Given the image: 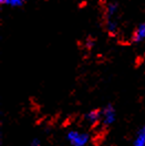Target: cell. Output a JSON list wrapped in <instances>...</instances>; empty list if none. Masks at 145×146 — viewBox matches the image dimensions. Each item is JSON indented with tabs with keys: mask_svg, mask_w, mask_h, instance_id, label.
Returning <instances> with one entry per match:
<instances>
[{
	"mask_svg": "<svg viewBox=\"0 0 145 146\" xmlns=\"http://www.w3.org/2000/svg\"><path fill=\"white\" fill-rule=\"evenodd\" d=\"M67 139L71 146H86L90 141V137L84 132L70 131L67 134Z\"/></svg>",
	"mask_w": 145,
	"mask_h": 146,
	"instance_id": "cell-1",
	"label": "cell"
},
{
	"mask_svg": "<svg viewBox=\"0 0 145 146\" xmlns=\"http://www.w3.org/2000/svg\"><path fill=\"white\" fill-rule=\"evenodd\" d=\"M115 119H116V113L112 105H108L101 111V119L104 125L113 124Z\"/></svg>",
	"mask_w": 145,
	"mask_h": 146,
	"instance_id": "cell-2",
	"label": "cell"
},
{
	"mask_svg": "<svg viewBox=\"0 0 145 146\" xmlns=\"http://www.w3.org/2000/svg\"><path fill=\"white\" fill-rule=\"evenodd\" d=\"M133 41L134 42H141L145 39V21L142 22L133 33Z\"/></svg>",
	"mask_w": 145,
	"mask_h": 146,
	"instance_id": "cell-3",
	"label": "cell"
},
{
	"mask_svg": "<svg viewBox=\"0 0 145 146\" xmlns=\"http://www.w3.org/2000/svg\"><path fill=\"white\" fill-rule=\"evenodd\" d=\"M85 119H86V121H88L90 124H92V125H93V124H96L101 119V112L98 111V110H93V111H91V112H89V113L86 114Z\"/></svg>",
	"mask_w": 145,
	"mask_h": 146,
	"instance_id": "cell-4",
	"label": "cell"
},
{
	"mask_svg": "<svg viewBox=\"0 0 145 146\" xmlns=\"http://www.w3.org/2000/svg\"><path fill=\"white\" fill-rule=\"evenodd\" d=\"M133 146H145V126L137 132Z\"/></svg>",
	"mask_w": 145,
	"mask_h": 146,
	"instance_id": "cell-5",
	"label": "cell"
},
{
	"mask_svg": "<svg viewBox=\"0 0 145 146\" xmlns=\"http://www.w3.org/2000/svg\"><path fill=\"white\" fill-rule=\"evenodd\" d=\"M118 12V5L114 2H111L106 7V16L109 19H112V17Z\"/></svg>",
	"mask_w": 145,
	"mask_h": 146,
	"instance_id": "cell-6",
	"label": "cell"
},
{
	"mask_svg": "<svg viewBox=\"0 0 145 146\" xmlns=\"http://www.w3.org/2000/svg\"><path fill=\"white\" fill-rule=\"evenodd\" d=\"M26 0H0V2L2 5H7V6H11V7H20L25 3Z\"/></svg>",
	"mask_w": 145,
	"mask_h": 146,
	"instance_id": "cell-7",
	"label": "cell"
},
{
	"mask_svg": "<svg viewBox=\"0 0 145 146\" xmlns=\"http://www.w3.org/2000/svg\"><path fill=\"white\" fill-rule=\"evenodd\" d=\"M106 28H108V31H109L110 33H114V32H116V30H118V25H116V22L113 21L112 19H109L108 22H106Z\"/></svg>",
	"mask_w": 145,
	"mask_h": 146,
	"instance_id": "cell-8",
	"label": "cell"
},
{
	"mask_svg": "<svg viewBox=\"0 0 145 146\" xmlns=\"http://www.w3.org/2000/svg\"><path fill=\"white\" fill-rule=\"evenodd\" d=\"M31 146H42V145H41V143L38 139H33L32 143H31Z\"/></svg>",
	"mask_w": 145,
	"mask_h": 146,
	"instance_id": "cell-9",
	"label": "cell"
}]
</instances>
